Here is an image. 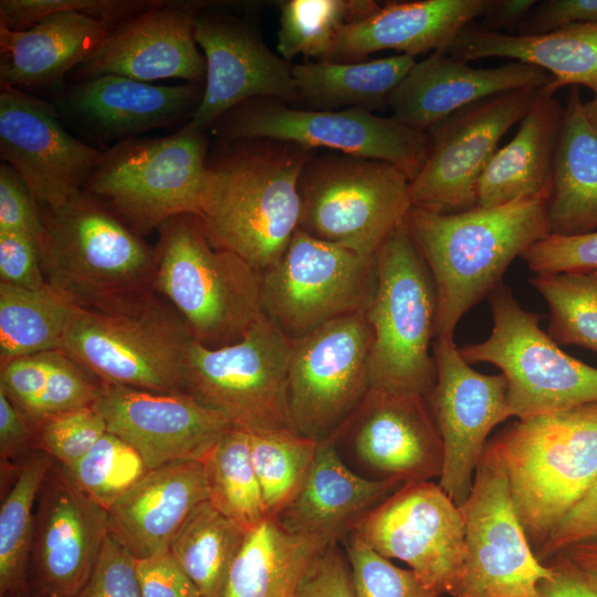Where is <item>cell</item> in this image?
<instances>
[{"mask_svg":"<svg viewBox=\"0 0 597 597\" xmlns=\"http://www.w3.org/2000/svg\"><path fill=\"white\" fill-rule=\"evenodd\" d=\"M220 142L207 160L197 217L213 247L263 271L282 256L298 229V181L316 150L263 138Z\"/></svg>","mask_w":597,"mask_h":597,"instance_id":"cell-1","label":"cell"},{"mask_svg":"<svg viewBox=\"0 0 597 597\" xmlns=\"http://www.w3.org/2000/svg\"><path fill=\"white\" fill-rule=\"evenodd\" d=\"M548 197L451 213L411 206L405 224L437 293L434 338L453 336L461 317L502 283L512 261L551 234Z\"/></svg>","mask_w":597,"mask_h":597,"instance_id":"cell-2","label":"cell"},{"mask_svg":"<svg viewBox=\"0 0 597 597\" xmlns=\"http://www.w3.org/2000/svg\"><path fill=\"white\" fill-rule=\"evenodd\" d=\"M492 442L536 554L597 480V402L517 420Z\"/></svg>","mask_w":597,"mask_h":597,"instance_id":"cell-3","label":"cell"},{"mask_svg":"<svg viewBox=\"0 0 597 597\" xmlns=\"http://www.w3.org/2000/svg\"><path fill=\"white\" fill-rule=\"evenodd\" d=\"M192 341L177 311L151 290L103 306H75L61 349L101 383L187 394Z\"/></svg>","mask_w":597,"mask_h":597,"instance_id":"cell-4","label":"cell"},{"mask_svg":"<svg viewBox=\"0 0 597 597\" xmlns=\"http://www.w3.org/2000/svg\"><path fill=\"white\" fill-rule=\"evenodd\" d=\"M41 213L44 277L73 305L103 306L154 290L155 247L103 201L83 190Z\"/></svg>","mask_w":597,"mask_h":597,"instance_id":"cell-5","label":"cell"},{"mask_svg":"<svg viewBox=\"0 0 597 597\" xmlns=\"http://www.w3.org/2000/svg\"><path fill=\"white\" fill-rule=\"evenodd\" d=\"M157 231L154 290L201 345L239 342L264 313L261 271L213 247L197 216L172 217Z\"/></svg>","mask_w":597,"mask_h":597,"instance_id":"cell-6","label":"cell"},{"mask_svg":"<svg viewBox=\"0 0 597 597\" xmlns=\"http://www.w3.org/2000/svg\"><path fill=\"white\" fill-rule=\"evenodd\" d=\"M376 285L366 308L373 331L370 388L421 394L436 381L437 293L405 224L375 254Z\"/></svg>","mask_w":597,"mask_h":597,"instance_id":"cell-7","label":"cell"},{"mask_svg":"<svg viewBox=\"0 0 597 597\" xmlns=\"http://www.w3.org/2000/svg\"><path fill=\"white\" fill-rule=\"evenodd\" d=\"M207 132L185 123L161 138H134L103 150L84 191L144 237L180 214L199 216L208 160Z\"/></svg>","mask_w":597,"mask_h":597,"instance_id":"cell-8","label":"cell"},{"mask_svg":"<svg viewBox=\"0 0 597 597\" xmlns=\"http://www.w3.org/2000/svg\"><path fill=\"white\" fill-rule=\"evenodd\" d=\"M410 180L396 166L342 153L314 154L300 181L298 229L365 258L405 222Z\"/></svg>","mask_w":597,"mask_h":597,"instance_id":"cell-9","label":"cell"},{"mask_svg":"<svg viewBox=\"0 0 597 597\" xmlns=\"http://www.w3.org/2000/svg\"><path fill=\"white\" fill-rule=\"evenodd\" d=\"M490 336L459 348L469 364L490 363L507 381L510 417L519 420L597 402V368L563 352L501 283L491 294Z\"/></svg>","mask_w":597,"mask_h":597,"instance_id":"cell-10","label":"cell"},{"mask_svg":"<svg viewBox=\"0 0 597 597\" xmlns=\"http://www.w3.org/2000/svg\"><path fill=\"white\" fill-rule=\"evenodd\" d=\"M293 343L265 313L237 343L208 348L193 339L186 392L249 432L296 430L287 400Z\"/></svg>","mask_w":597,"mask_h":597,"instance_id":"cell-11","label":"cell"},{"mask_svg":"<svg viewBox=\"0 0 597 597\" xmlns=\"http://www.w3.org/2000/svg\"><path fill=\"white\" fill-rule=\"evenodd\" d=\"M210 130L219 140L273 139L380 160L399 168L409 180L421 169L428 145L426 132L392 117L363 108L303 109L273 98L237 105Z\"/></svg>","mask_w":597,"mask_h":597,"instance_id":"cell-12","label":"cell"},{"mask_svg":"<svg viewBox=\"0 0 597 597\" xmlns=\"http://www.w3.org/2000/svg\"><path fill=\"white\" fill-rule=\"evenodd\" d=\"M375 285V258L300 229L282 256L261 271L263 311L293 339L365 312Z\"/></svg>","mask_w":597,"mask_h":597,"instance_id":"cell-13","label":"cell"},{"mask_svg":"<svg viewBox=\"0 0 597 597\" xmlns=\"http://www.w3.org/2000/svg\"><path fill=\"white\" fill-rule=\"evenodd\" d=\"M467 558L452 597H535L553 569L540 562L515 511L506 472L492 440L460 506Z\"/></svg>","mask_w":597,"mask_h":597,"instance_id":"cell-14","label":"cell"},{"mask_svg":"<svg viewBox=\"0 0 597 597\" xmlns=\"http://www.w3.org/2000/svg\"><path fill=\"white\" fill-rule=\"evenodd\" d=\"M373 331L366 313L331 321L294 339L287 400L297 432L335 437L370 388Z\"/></svg>","mask_w":597,"mask_h":597,"instance_id":"cell-15","label":"cell"},{"mask_svg":"<svg viewBox=\"0 0 597 597\" xmlns=\"http://www.w3.org/2000/svg\"><path fill=\"white\" fill-rule=\"evenodd\" d=\"M544 87L484 98L427 129L426 159L409 184L411 206L444 213L476 207L482 171L501 138L522 121Z\"/></svg>","mask_w":597,"mask_h":597,"instance_id":"cell-16","label":"cell"},{"mask_svg":"<svg viewBox=\"0 0 597 597\" xmlns=\"http://www.w3.org/2000/svg\"><path fill=\"white\" fill-rule=\"evenodd\" d=\"M377 553L405 562L440 596L453 595L467 558L461 509L430 481L411 482L366 513L353 527Z\"/></svg>","mask_w":597,"mask_h":597,"instance_id":"cell-17","label":"cell"},{"mask_svg":"<svg viewBox=\"0 0 597 597\" xmlns=\"http://www.w3.org/2000/svg\"><path fill=\"white\" fill-rule=\"evenodd\" d=\"M202 1L193 36L206 59L200 103L188 122L208 132L227 112L252 98L302 105L292 66L269 49L252 22Z\"/></svg>","mask_w":597,"mask_h":597,"instance_id":"cell-18","label":"cell"},{"mask_svg":"<svg viewBox=\"0 0 597 597\" xmlns=\"http://www.w3.org/2000/svg\"><path fill=\"white\" fill-rule=\"evenodd\" d=\"M432 356L436 381L428 399L443 448L439 486L460 507L471 492L489 433L510 418L507 381L503 374L471 368L453 336L436 337Z\"/></svg>","mask_w":597,"mask_h":597,"instance_id":"cell-19","label":"cell"},{"mask_svg":"<svg viewBox=\"0 0 597 597\" xmlns=\"http://www.w3.org/2000/svg\"><path fill=\"white\" fill-rule=\"evenodd\" d=\"M61 119L53 103L1 87V161L18 172L43 210L57 209L81 193L103 155L72 136Z\"/></svg>","mask_w":597,"mask_h":597,"instance_id":"cell-20","label":"cell"},{"mask_svg":"<svg viewBox=\"0 0 597 597\" xmlns=\"http://www.w3.org/2000/svg\"><path fill=\"white\" fill-rule=\"evenodd\" d=\"M112 28L66 0H1L0 87L56 86Z\"/></svg>","mask_w":597,"mask_h":597,"instance_id":"cell-21","label":"cell"},{"mask_svg":"<svg viewBox=\"0 0 597 597\" xmlns=\"http://www.w3.org/2000/svg\"><path fill=\"white\" fill-rule=\"evenodd\" d=\"M107 534V510L54 461L36 500L29 589L38 597H74L91 576Z\"/></svg>","mask_w":597,"mask_h":597,"instance_id":"cell-22","label":"cell"},{"mask_svg":"<svg viewBox=\"0 0 597 597\" xmlns=\"http://www.w3.org/2000/svg\"><path fill=\"white\" fill-rule=\"evenodd\" d=\"M93 408L107 431L132 446L148 469L202 461L233 427L221 412L188 394H169L101 383Z\"/></svg>","mask_w":597,"mask_h":597,"instance_id":"cell-23","label":"cell"},{"mask_svg":"<svg viewBox=\"0 0 597 597\" xmlns=\"http://www.w3.org/2000/svg\"><path fill=\"white\" fill-rule=\"evenodd\" d=\"M202 1L156 0L113 27L95 50L69 75L76 82L119 75L143 82L179 78L205 84L206 59L193 36Z\"/></svg>","mask_w":597,"mask_h":597,"instance_id":"cell-24","label":"cell"},{"mask_svg":"<svg viewBox=\"0 0 597 597\" xmlns=\"http://www.w3.org/2000/svg\"><path fill=\"white\" fill-rule=\"evenodd\" d=\"M203 84L158 85L119 75L76 82L53 103L63 119L103 142H124L189 122Z\"/></svg>","mask_w":597,"mask_h":597,"instance_id":"cell-25","label":"cell"},{"mask_svg":"<svg viewBox=\"0 0 597 597\" xmlns=\"http://www.w3.org/2000/svg\"><path fill=\"white\" fill-rule=\"evenodd\" d=\"M427 399L417 392L369 388L353 415L358 457L386 479L406 484L440 476L442 441Z\"/></svg>","mask_w":597,"mask_h":597,"instance_id":"cell-26","label":"cell"},{"mask_svg":"<svg viewBox=\"0 0 597 597\" xmlns=\"http://www.w3.org/2000/svg\"><path fill=\"white\" fill-rule=\"evenodd\" d=\"M554 78L544 70L511 62L473 67L446 52L416 62L388 101L391 117L426 132L453 113L484 98L522 88H541Z\"/></svg>","mask_w":597,"mask_h":597,"instance_id":"cell-27","label":"cell"},{"mask_svg":"<svg viewBox=\"0 0 597 597\" xmlns=\"http://www.w3.org/2000/svg\"><path fill=\"white\" fill-rule=\"evenodd\" d=\"M491 0L389 1L363 20L344 25L331 62H359L365 56L395 50L400 54L446 52Z\"/></svg>","mask_w":597,"mask_h":597,"instance_id":"cell-28","label":"cell"},{"mask_svg":"<svg viewBox=\"0 0 597 597\" xmlns=\"http://www.w3.org/2000/svg\"><path fill=\"white\" fill-rule=\"evenodd\" d=\"M207 499L202 462L176 461L149 469L108 509V534L134 558L165 553Z\"/></svg>","mask_w":597,"mask_h":597,"instance_id":"cell-29","label":"cell"},{"mask_svg":"<svg viewBox=\"0 0 597 597\" xmlns=\"http://www.w3.org/2000/svg\"><path fill=\"white\" fill-rule=\"evenodd\" d=\"M334 438L318 441L311 469L293 500L277 515L287 532L336 543L370 510L405 483L370 480L341 460Z\"/></svg>","mask_w":597,"mask_h":597,"instance_id":"cell-30","label":"cell"},{"mask_svg":"<svg viewBox=\"0 0 597 597\" xmlns=\"http://www.w3.org/2000/svg\"><path fill=\"white\" fill-rule=\"evenodd\" d=\"M548 85L519 123L513 138L498 148L482 171L476 207H498L549 192L564 106Z\"/></svg>","mask_w":597,"mask_h":597,"instance_id":"cell-31","label":"cell"},{"mask_svg":"<svg viewBox=\"0 0 597 597\" xmlns=\"http://www.w3.org/2000/svg\"><path fill=\"white\" fill-rule=\"evenodd\" d=\"M447 53L467 62L509 57L540 67L553 76L548 87L554 93L566 85H584L597 92V23L524 35L490 30L473 22Z\"/></svg>","mask_w":597,"mask_h":597,"instance_id":"cell-32","label":"cell"},{"mask_svg":"<svg viewBox=\"0 0 597 597\" xmlns=\"http://www.w3.org/2000/svg\"><path fill=\"white\" fill-rule=\"evenodd\" d=\"M551 234L597 229V129L588 121L578 86H572L554 159L547 201Z\"/></svg>","mask_w":597,"mask_h":597,"instance_id":"cell-33","label":"cell"},{"mask_svg":"<svg viewBox=\"0 0 597 597\" xmlns=\"http://www.w3.org/2000/svg\"><path fill=\"white\" fill-rule=\"evenodd\" d=\"M332 544L290 533L268 519L248 533L222 597H296L313 563Z\"/></svg>","mask_w":597,"mask_h":597,"instance_id":"cell-34","label":"cell"},{"mask_svg":"<svg viewBox=\"0 0 597 597\" xmlns=\"http://www.w3.org/2000/svg\"><path fill=\"white\" fill-rule=\"evenodd\" d=\"M416 64L398 54L366 62H305L292 66L297 92L307 109L363 108L385 105Z\"/></svg>","mask_w":597,"mask_h":597,"instance_id":"cell-35","label":"cell"},{"mask_svg":"<svg viewBox=\"0 0 597 597\" xmlns=\"http://www.w3.org/2000/svg\"><path fill=\"white\" fill-rule=\"evenodd\" d=\"M248 533L201 502L175 536L169 552L199 597H222L229 573Z\"/></svg>","mask_w":597,"mask_h":597,"instance_id":"cell-36","label":"cell"},{"mask_svg":"<svg viewBox=\"0 0 597 597\" xmlns=\"http://www.w3.org/2000/svg\"><path fill=\"white\" fill-rule=\"evenodd\" d=\"M74 308L50 285L28 290L0 282V365L61 349Z\"/></svg>","mask_w":597,"mask_h":597,"instance_id":"cell-37","label":"cell"},{"mask_svg":"<svg viewBox=\"0 0 597 597\" xmlns=\"http://www.w3.org/2000/svg\"><path fill=\"white\" fill-rule=\"evenodd\" d=\"M207 501L249 533L269 519L250 454L249 431L233 426L201 461Z\"/></svg>","mask_w":597,"mask_h":597,"instance_id":"cell-38","label":"cell"},{"mask_svg":"<svg viewBox=\"0 0 597 597\" xmlns=\"http://www.w3.org/2000/svg\"><path fill=\"white\" fill-rule=\"evenodd\" d=\"M54 460L40 450L20 459L0 506V597L28 587L34 505Z\"/></svg>","mask_w":597,"mask_h":597,"instance_id":"cell-39","label":"cell"},{"mask_svg":"<svg viewBox=\"0 0 597 597\" xmlns=\"http://www.w3.org/2000/svg\"><path fill=\"white\" fill-rule=\"evenodd\" d=\"M373 0H286L280 3L276 51L285 61L302 54L331 62L341 29L379 8Z\"/></svg>","mask_w":597,"mask_h":597,"instance_id":"cell-40","label":"cell"},{"mask_svg":"<svg viewBox=\"0 0 597 597\" xmlns=\"http://www.w3.org/2000/svg\"><path fill=\"white\" fill-rule=\"evenodd\" d=\"M250 434L251 461L269 519H276L302 486L318 441L296 430H264Z\"/></svg>","mask_w":597,"mask_h":597,"instance_id":"cell-41","label":"cell"},{"mask_svg":"<svg viewBox=\"0 0 597 597\" xmlns=\"http://www.w3.org/2000/svg\"><path fill=\"white\" fill-rule=\"evenodd\" d=\"M530 283L548 304V336L597 353V270L538 273Z\"/></svg>","mask_w":597,"mask_h":597,"instance_id":"cell-42","label":"cell"},{"mask_svg":"<svg viewBox=\"0 0 597 597\" xmlns=\"http://www.w3.org/2000/svg\"><path fill=\"white\" fill-rule=\"evenodd\" d=\"M61 467L84 494L107 511L149 470L132 446L108 431L78 461Z\"/></svg>","mask_w":597,"mask_h":597,"instance_id":"cell-43","label":"cell"},{"mask_svg":"<svg viewBox=\"0 0 597 597\" xmlns=\"http://www.w3.org/2000/svg\"><path fill=\"white\" fill-rule=\"evenodd\" d=\"M346 554L356 597H440L411 569L397 567L354 534Z\"/></svg>","mask_w":597,"mask_h":597,"instance_id":"cell-44","label":"cell"},{"mask_svg":"<svg viewBox=\"0 0 597 597\" xmlns=\"http://www.w3.org/2000/svg\"><path fill=\"white\" fill-rule=\"evenodd\" d=\"M31 425L34 449L63 467L78 461L107 432L104 418L93 406L49 415Z\"/></svg>","mask_w":597,"mask_h":597,"instance_id":"cell-45","label":"cell"},{"mask_svg":"<svg viewBox=\"0 0 597 597\" xmlns=\"http://www.w3.org/2000/svg\"><path fill=\"white\" fill-rule=\"evenodd\" d=\"M522 259L535 274L597 270V231L578 235L549 234L528 248Z\"/></svg>","mask_w":597,"mask_h":597,"instance_id":"cell-46","label":"cell"},{"mask_svg":"<svg viewBox=\"0 0 597 597\" xmlns=\"http://www.w3.org/2000/svg\"><path fill=\"white\" fill-rule=\"evenodd\" d=\"M74 597H142L134 557L109 534L91 576Z\"/></svg>","mask_w":597,"mask_h":597,"instance_id":"cell-47","label":"cell"},{"mask_svg":"<svg viewBox=\"0 0 597 597\" xmlns=\"http://www.w3.org/2000/svg\"><path fill=\"white\" fill-rule=\"evenodd\" d=\"M0 232H22L38 242L43 232L39 205L30 189L8 164L0 165Z\"/></svg>","mask_w":597,"mask_h":597,"instance_id":"cell-48","label":"cell"},{"mask_svg":"<svg viewBox=\"0 0 597 597\" xmlns=\"http://www.w3.org/2000/svg\"><path fill=\"white\" fill-rule=\"evenodd\" d=\"M0 282L28 290L49 286L35 238L22 232H0Z\"/></svg>","mask_w":597,"mask_h":597,"instance_id":"cell-49","label":"cell"},{"mask_svg":"<svg viewBox=\"0 0 597 597\" xmlns=\"http://www.w3.org/2000/svg\"><path fill=\"white\" fill-rule=\"evenodd\" d=\"M594 540H597V480L552 531L536 556L545 564L559 552Z\"/></svg>","mask_w":597,"mask_h":597,"instance_id":"cell-50","label":"cell"},{"mask_svg":"<svg viewBox=\"0 0 597 597\" xmlns=\"http://www.w3.org/2000/svg\"><path fill=\"white\" fill-rule=\"evenodd\" d=\"M134 559L142 597H199L196 587L169 551Z\"/></svg>","mask_w":597,"mask_h":597,"instance_id":"cell-51","label":"cell"},{"mask_svg":"<svg viewBox=\"0 0 597 597\" xmlns=\"http://www.w3.org/2000/svg\"><path fill=\"white\" fill-rule=\"evenodd\" d=\"M296 597H356L347 557L343 556L336 543L313 563Z\"/></svg>","mask_w":597,"mask_h":597,"instance_id":"cell-52","label":"cell"},{"mask_svg":"<svg viewBox=\"0 0 597 597\" xmlns=\"http://www.w3.org/2000/svg\"><path fill=\"white\" fill-rule=\"evenodd\" d=\"M597 23V0H546L537 2L515 34L533 35L573 24Z\"/></svg>","mask_w":597,"mask_h":597,"instance_id":"cell-53","label":"cell"},{"mask_svg":"<svg viewBox=\"0 0 597 597\" xmlns=\"http://www.w3.org/2000/svg\"><path fill=\"white\" fill-rule=\"evenodd\" d=\"M34 449V432L29 419L0 390L1 462L21 459Z\"/></svg>","mask_w":597,"mask_h":597,"instance_id":"cell-54","label":"cell"},{"mask_svg":"<svg viewBox=\"0 0 597 597\" xmlns=\"http://www.w3.org/2000/svg\"><path fill=\"white\" fill-rule=\"evenodd\" d=\"M551 561L563 565L597 591V540L573 545Z\"/></svg>","mask_w":597,"mask_h":597,"instance_id":"cell-55","label":"cell"},{"mask_svg":"<svg viewBox=\"0 0 597 597\" xmlns=\"http://www.w3.org/2000/svg\"><path fill=\"white\" fill-rule=\"evenodd\" d=\"M552 577L542 580L535 597H597V591L585 584L573 572L556 562H547Z\"/></svg>","mask_w":597,"mask_h":597,"instance_id":"cell-56","label":"cell"},{"mask_svg":"<svg viewBox=\"0 0 597 597\" xmlns=\"http://www.w3.org/2000/svg\"><path fill=\"white\" fill-rule=\"evenodd\" d=\"M536 4V0H491L480 25L494 31L516 28Z\"/></svg>","mask_w":597,"mask_h":597,"instance_id":"cell-57","label":"cell"},{"mask_svg":"<svg viewBox=\"0 0 597 597\" xmlns=\"http://www.w3.org/2000/svg\"><path fill=\"white\" fill-rule=\"evenodd\" d=\"M584 111L590 124L597 129V92L590 101L584 102Z\"/></svg>","mask_w":597,"mask_h":597,"instance_id":"cell-58","label":"cell"},{"mask_svg":"<svg viewBox=\"0 0 597 597\" xmlns=\"http://www.w3.org/2000/svg\"><path fill=\"white\" fill-rule=\"evenodd\" d=\"M3 597H38V596L34 595V594L29 589V587H24V588H22V589H19V590L9 593V594L4 595Z\"/></svg>","mask_w":597,"mask_h":597,"instance_id":"cell-59","label":"cell"}]
</instances>
